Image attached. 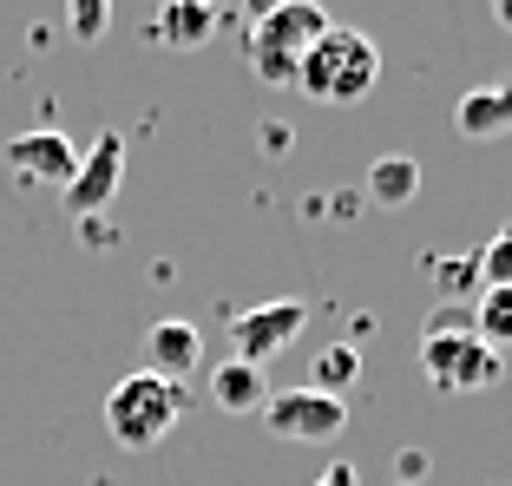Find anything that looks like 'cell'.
<instances>
[{
	"label": "cell",
	"mask_w": 512,
	"mask_h": 486,
	"mask_svg": "<svg viewBox=\"0 0 512 486\" xmlns=\"http://www.w3.org/2000/svg\"><path fill=\"white\" fill-rule=\"evenodd\" d=\"M421 375L440 395H486L506 375V362H499V349H486L480 335H473V309L440 303L427 335H421Z\"/></svg>",
	"instance_id": "obj_1"
},
{
	"label": "cell",
	"mask_w": 512,
	"mask_h": 486,
	"mask_svg": "<svg viewBox=\"0 0 512 486\" xmlns=\"http://www.w3.org/2000/svg\"><path fill=\"white\" fill-rule=\"evenodd\" d=\"M381 86V46L362 27H329L296 66V92H309L316 106H362Z\"/></svg>",
	"instance_id": "obj_2"
},
{
	"label": "cell",
	"mask_w": 512,
	"mask_h": 486,
	"mask_svg": "<svg viewBox=\"0 0 512 486\" xmlns=\"http://www.w3.org/2000/svg\"><path fill=\"white\" fill-rule=\"evenodd\" d=\"M329 27H335V20L322 14L316 0H276V7H256L250 40H243L250 73L263 79V86H296L302 53H309V46H316Z\"/></svg>",
	"instance_id": "obj_3"
},
{
	"label": "cell",
	"mask_w": 512,
	"mask_h": 486,
	"mask_svg": "<svg viewBox=\"0 0 512 486\" xmlns=\"http://www.w3.org/2000/svg\"><path fill=\"white\" fill-rule=\"evenodd\" d=\"M178 421H184V388H178V381L145 375V368H132V375H125L119 388L106 395V427H112V441L132 447V454L158 447Z\"/></svg>",
	"instance_id": "obj_4"
},
{
	"label": "cell",
	"mask_w": 512,
	"mask_h": 486,
	"mask_svg": "<svg viewBox=\"0 0 512 486\" xmlns=\"http://www.w3.org/2000/svg\"><path fill=\"white\" fill-rule=\"evenodd\" d=\"M302 329H309V309H302V296H276V303H256V309H243V316H230V362L263 368L270 355H283Z\"/></svg>",
	"instance_id": "obj_5"
},
{
	"label": "cell",
	"mask_w": 512,
	"mask_h": 486,
	"mask_svg": "<svg viewBox=\"0 0 512 486\" xmlns=\"http://www.w3.org/2000/svg\"><path fill=\"white\" fill-rule=\"evenodd\" d=\"M263 427L276 441H335L348 427V401H329L316 388H283L263 401Z\"/></svg>",
	"instance_id": "obj_6"
},
{
	"label": "cell",
	"mask_w": 512,
	"mask_h": 486,
	"mask_svg": "<svg viewBox=\"0 0 512 486\" xmlns=\"http://www.w3.org/2000/svg\"><path fill=\"white\" fill-rule=\"evenodd\" d=\"M7 171L20 191H66L79 171V145L66 132H20L7 145Z\"/></svg>",
	"instance_id": "obj_7"
},
{
	"label": "cell",
	"mask_w": 512,
	"mask_h": 486,
	"mask_svg": "<svg viewBox=\"0 0 512 486\" xmlns=\"http://www.w3.org/2000/svg\"><path fill=\"white\" fill-rule=\"evenodd\" d=\"M119 178H125V138L119 132H99V138H92V152H79L73 184L60 191L66 211H73V217H99L112 204V191H119Z\"/></svg>",
	"instance_id": "obj_8"
},
{
	"label": "cell",
	"mask_w": 512,
	"mask_h": 486,
	"mask_svg": "<svg viewBox=\"0 0 512 486\" xmlns=\"http://www.w3.org/2000/svg\"><path fill=\"white\" fill-rule=\"evenodd\" d=\"M138 362H145V375L178 381V388H184V375H197V362H204V335H197V322H184V316H158L145 329Z\"/></svg>",
	"instance_id": "obj_9"
},
{
	"label": "cell",
	"mask_w": 512,
	"mask_h": 486,
	"mask_svg": "<svg viewBox=\"0 0 512 486\" xmlns=\"http://www.w3.org/2000/svg\"><path fill=\"white\" fill-rule=\"evenodd\" d=\"M453 125H460V138H506V132H512V79L460 92Z\"/></svg>",
	"instance_id": "obj_10"
},
{
	"label": "cell",
	"mask_w": 512,
	"mask_h": 486,
	"mask_svg": "<svg viewBox=\"0 0 512 486\" xmlns=\"http://www.w3.org/2000/svg\"><path fill=\"white\" fill-rule=\"evenodd\" d=\"M217 33V14L204 7V0H171L165 14L145 27V40H158V46H171V53H197V46Z\"/></svg>",
	"instance_id": "obj_11"
},
{
	"label": "cell",
	"mask_w": 512,
	"mask_h": 486,
	"mask_svg": "<svg viewBox=\"0 0 512 486\" xmlns=\"http://www.w3.org/2000/svg\"><path fill=\"white\" fill-rule=\"evenodd\" d=\"M211 401L224 414H263L270 381H263V368H250V362H224V368H211Z\"/></svg>",
	"instance_id": "obj_12"
},
{
	"label": "cell",
	"mask_w": 512,
	"mask_h": 486,
	"mask_svg": "<svg viewBox=\"0 0 512 486\" xmlns=\"http://www.w3.org/2000/svg\"><path fill=\"white\" fill-rule=\"evenodd\" d=\"M414 191H421V165H414L407 152H381L375 165H368V198H375L381 211L414 204Z\"/></svg>",
	"instance_id": "obj_13"
},
{
	"label": "cell",
	"mask_w": 512,
	"mask_h": 486,
	"mask_svg": "<svg viewBox=\"0 0 512 486\" xmlns=\"http://www.w3.org/2000/svg\"><path fill=\"white\" fill-rule=\"evenodd\" d=\"M355 381H362V349H355V342H329V349L316 355V381H309V388L329 395V401H342Z\"/></svg>",
	"instance_id": "obj_14"
},
{
	"label": "cell",
	"mask_w": 512,
	"mask_h": 486,
	"mask_svg": "<svg viewBox=\"0 0 512 486\" xmlns=\"http://www.w3.org/2000/svg\"><path fill=\"white\" fill-rule=\"evenodd\" d=\"M427 283L440 289V303H453L460 309V296H473L480 289V257H427Z\"/></svg>",
	"instance_id": "obj_15"
},
{
	"label": "cell",
	"mask_w": 512,
	"mask_h": 486,
	"mask_svg": "<svg viewBox=\"0 0 512 486\" xmlns=\"http://www.w3.org/2000/svg\"><path fill=\"white\" fill-rule=\"evenodd\" d=\"M473 335L486 349H512V289H480L473 303Z\"/></svg>",
	"instance_id": "obj_16"
},
{
	"label": "cell",
	"mask_w": 512,
	"mask_h": 486,
	"mask_svg": "<svg viewBox=\"0 0 512 486\" xmlns=\"http://www.w3.org/2000/svg\"><path fill=\"white\" fill-rule=\"evenodd\" d=\"M473 257H480V289H512V224L493 230V243Z\"/></svg>",
	"instance_id": "obj_17"
},
{
	"label": "cell",
	"mask_w": 512,
	"mask_h": 486,
	"mask_svg": "<svg viewBox=\"0 0 512 486\" xmlns=\"http://www.w3.org/2000/svg\"><path fill=\"white\" fill-rule=\"evenodd\" d=\"M106 20H112L106 0H79V7H73V33H79V40H99V33H106Z\"/></svg>",
	"instance_id": "obj_18"
},
{
	"label": "cell",
	"mask_w": 512,
	"mask_h": 486,
	"mask_svg": "<svg viewBox=\"0 0 512 486\" xmlns=\"http://www.w3.org/2000/svg\"><path fill=\"white\" fill-rule=\"evenodd\" d=\"M394 473H401V486H421V473H427V454H421V447H407V454L394 460Z\"/></svg>",
	"instance_id": "obj_19"
},
{
	"label": "cell",
	"mask_w": 512,
	"mask_h": 486,
	"mask_svg": "<svg viewBox=\"0 0 512 486\" xmlns=\"http://www.w3.org/2000/svg\"><path fill=\"white\" fill-rule=\"evenodd\" d=\"M316 486H362V473H355V460H335V467H322Z\"/></svg>",
	"instance_id": "obj_20"
},
{
	"label": "cell",
	"mask_w": 512,
	"mask_h": 486,
	"mask_svg": "<svg viewBox=\"0 0 512 486\" xmlns=\"http://www.w3.org/2000/svg\"><path fill=\"white\" fill-rule=\"evenodd\" d=\"M79 237L86 243H119V230H112L106 217H79Z\"/></svg>",
	"instance_id": "obj_21"
},
{
	"label": "cell",
	"mask_w": 512,
	"mask_h": 486,
	"mask_svg": "<svg viewBox=\"0 0 512 486\" xmlns=\"http://www.w3.org/2000/svg\"><path fill=\"white\" fill-rule=\"evenodd\" d=\"M499 27H512V0H499Z\"/></svg>",
	"instance_id": "obj_22"
}]
</instances>
